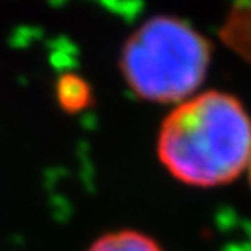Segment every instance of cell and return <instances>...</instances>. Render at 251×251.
<instances>
[{
	"instance_id": "obj_4",
	"label": "cell",
	"mask_w": 251,
	"mask_h": 251,
	"mask_svg": "<svg viewBox=\"0 0 251 251\" xmlns=\"http://www.w3.org/2000/svg\"><path fill=\"white\" fill-rule=\"evenodd\" d=\"M88 251H164L152 240L151 236L132 231V229H121L112 233L102 234L91 244Z\"/></svg>"
},
{
	"instance_id": "obj_3",
	"label": "cell",
	"mask_w": 251,
	"mask_h": 251,
	"mask_svg": "<svg viewBox=\"0 0 251 251\" xmlns=\"http://www.w3.org/2000/svg\"><path fill=\"white\" fill-rule=\"evenodd\" d=\"M220 37L236 56L251 65V0H233Z\"/></svg>"
},
{
	"instance_id": "obj_2",
	"label": "cell",
	"mask_w": 251,
	"mask_h": 251,
	"mask_svg": "<svg viewBox=\"0 0 251 251\" xmlns=\"http://www.w3.org/2000/svg\"><path fill=\"white\" fill-rule=\"evenodd\" d=\"M212 62V45L190 23L171 15L147 19L121 49L123 80L136 97L179 104L196 95Z\"/></svg>"
},
{
	"instance_id": "obj_5",
	"label": "cell",
	"mask_w": 251,
	"mask_h": 251,
	"mask_svg": "<svg viewBox=\"0 0 251 251\" xmlns=\"http://www.w3.org/2000/svg\"><path fill=\"white\" fill-rule=\"evenodd\" d=\"M248 177H250V186H251V158H250V164H248Z\"/></svg>"
},
{
	"instance_id": "obj_1",
	"label": "cell",
	"mask_w": 251,
	"mask_h": 251,
	"mask_svg": "<svg viewBox=\"0 0 251 251\" xmlns=\"http://www.w3.org/2000/svg\"><path fill=\"white\" fill-rule=\"evenodd\" d=\"M156 154L173 179L198 188L224 186L248 170L251 117L227 91H201L162 121Z\"/></svg>"
}]
</instances>
